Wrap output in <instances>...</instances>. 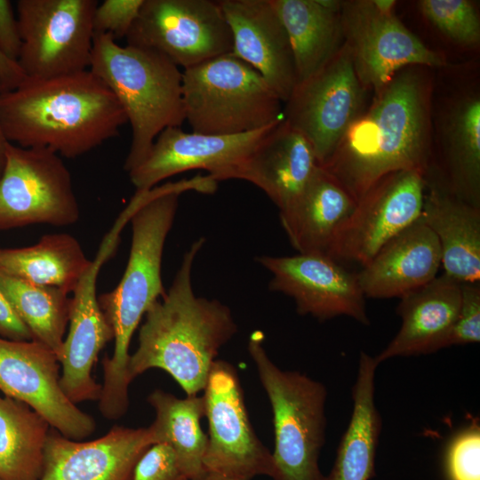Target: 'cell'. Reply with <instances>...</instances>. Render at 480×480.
Masks as SVG:
<instances>
[{
  "mask_svg": "<svg viewBox=\"0 0 480 480\" xmlns=\"http://www.w3.org/2000/svg\"><path fill=\"white\" fill-rule=\"evenodd\" d=\"M426 192L420 171L391 172L372 186L340 226L325 253L338 263L364 267L420 216Z\"/></svg>",
  "mask_w": 480,
  "mask_h": 480,
  "instance_id": "cell-13",
  "label": "cell"
},
{
  "mask_svg": "<svg viewBox=\"0 0 480 480\" xmlns=\"http://www.w3.org/2000/svg\"><path fill=\"white\" fill-rule=\"evenodd\" d=\"M20 50L21 38L12 4L9 0H0V51L18 62Z\"/></svg>",
  "mask_w": 480,
  "mask_h": 480,
  "instance_id": "cell-38",
  "label": "cell"
},
{
  "mask_svg": "<svg viewBox=\"0 0 480 480\" xmlns=\"http://www.w3.org/2000/svg\"><path fill=\"white\" fill-rule=\"evenodd\" d=\"M460 284L443 274L403 296L396 308L401 327L376 356L380 364L397 356L428 355L441 349L457 316Z\"/></svg>",
  "mask_w": 480,
  "mask_h": 480,
  "instance_id": "cell-24",
  "label": "cell"
},
{
  "mask_svg": "<svg viewBox=\"0 0 480 480\" xmlns=\"http://www.w3.org/2000/svg\"><path fill=\"white\" fill-rule=\"evenodd\" d=\"M1 92V88H0ZM8 140H6L4 133L3 132L1 123H0V175L3 172L4 161H5V149L6 146L8 144Z\"/></svg>",
  "mask_w": 480,
  "mask_h": 480,
  "instance_id": "cell-41",
  "label": "cell"
},
{
  "mask_svg": "<svg viewBox=\"0 0 480 480\" xmlns=\"http://www.w3.org/2000/svg\"><path fill=\"white\" fill-rule=\"evenodd\" d=\"M0 123L12 144L75 158L117 136L128 121L107 84L86 69L47 79L27 78L18 87L0 92Z\"/></svg>",
  "mask_w": 480,
  "mask_h": 480,
  "instance_id": "cell-3",
  "label": "cell"
},
{
  "mask_svg": "<svg viewBox=\"0 0 480 480\" xmlns=\"http://www.w3.org/2000/svg\"><path fill=\"white\" fill-rule=\"evenodd\" d=\"M89 69L114 93L131 124L124 164L130 172L144 160L160 132L185 121L182 72L166 57L121 46L108 33H94Z\"/></svg>",
  "mask_w": 480,
  "mask_h": 480,
  "instance_id": "cell-5",
  "label": "cell"
},
{
  "mask_svg": "<svg viewBox=\"0 0 480 480\" xmlns=\"http://www.w3.org/2000/svg\"><path fill=\"white\" fill-rule=\"evenodd\" d=\"M125 225L122 217L116 219L72 292L69 329L60 359L62 367L60 383L67 397L76 404L100 397L101 385L92 378V370L101 349L114 340V334L99 305L97 277L100 267L115 252Z\"/></svg>",
  "mask_w": 480,
  "mask_h": 480,
  "instance_id": "cell-16",
  "label": "cell"
},
{
  "mask_svg": "<svg viewBox=\"0 0 480 480\" xmlns=\"http://www.w3.org/2000/svg\"><path fill=\"white\" fill-rule=\"evenodd\" d=\"M247 350L272 409V479L324 480L319 457L325 443V386L300 372L279 368L267 354L260 331L251 334Z\"/></svg>",
  "mask_w": 480,
  "mask_h": 480,
  "instance_id": "cell-6",
  "label": "cell"
},
{
  "mask_svg": "<svg viewBox=\"0 0 480 480\" xmlns=\"http://www.w3.org/2000/svg\"><path fill=\"white\" fill-rule=\"evenodd\" d=\"M59 363L56 355L37 341L0 337V391L28 404L65 437L83 440L96 424L63 392Z\"/></svg>",
  "mask_w": 480,
  "mask_h": 480,
  "instance_id": "cell-15",
  "label": "cell"
},
{
  "mask_svg": "<svg viewBox=\"0 0 480 480\" xmlns=\"http://www.w3.org/2000/svg\"><path fill=\"white\" fill-rule=\"evenodd\" d=\"M420 219L438 240L444 274L460 284L480 282V207L426 186Z\"/></svg>",
  "mask_w": 480,
  "mask_h": 480,
  "instance_id": "cell-26",
  "label": "cell"
},
{
  "mask_svg": "<svg viewBox=\"0 0 480 480\" xmlns=\"http://www.w3.org/2000/svg\"><path fill=\"white\" fill-rule=\"evenodd\" d=\"M440 267L438 240L420 216L356 274L365 298L401 299L436 278Z\"/></svg>",
  "mask_w": 480,
  "mask_h": 480,
  "instance_id": "cell-23",
  "label": "cell"
},
{
  "mask_svg": "<svg viewBox=\"0 0 480 480\" xmlns=\"http://www.w3.org/2000/svg\"><path fill=\"white\" fill-rule=\"evenodd\" d=\"M318 167L311 144L284 118L222 180L238 179L254 184L281 211L301 193Z\"/></svg>",
  "mask_w": 480,
  "mask_h": 480,
  "instance_id": "cell-22",
  "label": "cell"
},
{
  "mask_svg": "<svg viewBox=\"0 0 480 480\" xmlns=\"http://www.w3.org/2000/svg\"><path fill=\"white\" fill-rule=\"evenodd\" d=\"M125 38L183 69L233 50L228 23L213 0H144Z\"/></svg>",
  "mask_w": 480,
  "mask_h": 480,
  "instance_id": "cell-11",
  "label": "cell"
},
{
  "mask_svg": "<svg viewBox=\"0 0 480 480\" xmlns=\"http://www.w3.org/2000/svg\"><path fill=\"white\" fill-rule=\"evenodd\" d=\"M144 0H105L98 4L92 19L94 33L125 37Z\"/></svg>",
  "mask_w": 480,
  "mask_h": 480,
  "instance_id": "cell-37",
  "label": "cell"
},
{
  "mask_svg": "<svg viewBox=\"0 0 480 480\" xmlns=\"http://www.w3.org/2000/svg\"><path fill=\"white\" fill-rule=\"evenodd\" d=\"M0 337L12 340H32L29 330L12 310L1 291Z\"/></svg>",
  "mask_w": 480,
  "mask_h": 480,
  "instance_id": "cell-39",
  "label": "cell"
},
{
  "mask_svg": "<svg viewBox=\"0 0 480 480\" xmlns=\"http://www.w3.org/2000/svg\"><path fill=\"white\" fill-rule=\"evenodd\" d=\"M1 480V479H0Z\"/></svg>",
  "mask_w": 480,
  "mask_h": 480,
  "instance_id": "cell-43",
  "label": "cell"
},
{
  "mask_svg": "<svg viewBox=\"0 0 480 480\" xmlns=\"http://www.w3.org/2000/svg\"><path fill=\"white\" fill-rule=\"evenodd\" d=\"M147 400L156 413L149 426L156 443H165L174 450L188 479L205 474L204 458L207 434L201 427V420L204 417L203 396L179 398L156 389Z\"/></svg>",
  "mask_w": 480,
  "mask_h": 480,
  "instance_id": "cell-30",
  "label": "cell"
},
{
  "mask_svg": "<svg viewBox=\"0 0 480 480\" xmlns=\"http://www.w3.org/2000/svg\"><path fill=\"white\" fill-rule=\"evenodd\" d=\"M426 186L480 207V94L460 90L440 109Z\"/></svg>",
  "mask_w": 480,
  "mask_h": 480,
  "instance_id": "cell-19",
  "label": "cell"
},
{
  "mask_svg": "<svg viewBox=\"0 0 480 480\" xmlns=\"http://www.w3.org/2000/svg\"><path fill=\"white\" fill-rule=\"evenodd\" d=\"M421 15L453 43L478 46L480 19L476 5L469 0H420Z\"/></svg>",
  "mask_w": 480,
  "mask_h": 480,
  "instance_id": "cell-33",
  "label": "cell"
},
{
  "mask_svg": "<svg viewBox=\"0 0 480 480\" xmlns=\"http://www.w3.org/2000/svg\"><path fill=\"white\" fill-rule=\"evenodd\" d=\"M378 365L374 356L361 351L352 388L351 417L324 480H371L376 476L375 459L382 426L374 397Z\"/></svg>",
  "mask_w": 480,
  "mask_h": 480,
  "instance_id": "cell-27",
  "label": "cell"
},
{
  "mask_svg": "<svg viewBox=\"0 0 480 480\" xmlns=\"http://www.w3.org/2000/svg\"><path fill=\"white\" fill-rule=\"evenodd\" d=\"M203 391L208 421L205 473L228 480L272 478V452L252 428L236 368L227 361L215 360Z\"/></svg>",
  "mask_w": 480,
  "mask_h": 480,
  "instance_id": "cell-10",
  "label": "cell"
},
{
  "mask_svg": "<svg viewBox=\"0 0 480 480\" xmlns=\"http://www.w3.org/2000/svg\"><path fill=\"white\" fill-rule=\"evenodd\" d=\"M340 23L355 71L367 91L377 92L400 69L440 68L446 59L428 47L396 16L373 0L341 1Z\"/></svg>",
  "mask_w": 480,
  "mask_h": 480,
  "instance_id": "cell-14",
  "label": "cell"
},
{
  "mask_svg": "<svg viewBox=\"0 0 480 480\" xmlns=\"http://www.w3.org/2000/svg\"><path fill=\"white\" fill-rule=\"evenodd\" d=\"M95 0H19L21 38L18 64L29 79L89 69Z\"/></svg>",
  "mask_w": 480,
  "mask_h": 480,
  "instance_id": "cell-8",
  "label": "cell"
},
{
  "mask_svg": "<svg viewBox=\"0 0 480 480\" xmlns=\"http://www.w3.org/2000/svg\"><path fill=\"white\" fill-rule=\"evenodd\" d=\"M290 40L297 84L325 65L344 43L338 0H270Z\"/></svg>",
  "mask_w": 480,
  "mask_h": 480,
  "instance_id": "cell-28",
  "label": "cell"
},
{
  "mask_svg": "<svg viewBox=\"0 0 480 480\" xmlns=\"http://www.w3.org/2000/svg\"><path fill=\"white\" fill-rule=\"evenodd\" d=\"M228 23L232 54L264 78L284 103L297 84L287 32L270 0H219Z\"/></svg>",
  "mask_w": 480,
  "mask_h": 480,
  "instance_id": "cell-21",
  "label": "cell"
},
{
  "mask_svg": "<svg viewBox=\"0 0 480 480\" xmlns=\"http://www.w3.org/2000/svg\"><path fill=\"white\" fill-rule=\"evenodd\" d=\"M428 68L400 69L373 92L328 161L320 166L357 202L382 177L427 175L432 156L434 83Z\"/></svg>",
  "mask_w": 480,
  "mask_h": 480,
  "instance_id": "cell-1",
  "label": "cell"
},
{
  "mask_svg": "<svg viewBox=\"0 0 480 480\" xmlns=\"http://www.w3.org/2000/svg\"><path fill=\"white\" fill-rule=\"evenodd\" d=\"M256 260L272 274L268 289L291 297L300 315L319 321L345 316L370 324L357 274L332 258L298 253L260 256Z\"/></svg>",
  "mask_w": 480,
  "mask_h": 480,
  "instance_id": "cell-17",
  "label": "cell"
},
{
  "mask_svg": "<svg viewBox=\"0 0 480 480\" xmlns=\"http://www.w3.org/2000/svg\"><path fill=\"white\" fill-rule=\"evenodd\" d=\"M188 480H228V479L220 477V476L213 475V474L205 473V474H204L203 476H199L197 478L188 479Z\"/></svg>",
  "mask_w": 480,
  "mask_h": 480,
  "instance_id": "cell-42",
  "label": "cell"
},
{
  "mask_svg": "<svg viewBox=\"0 0 480 480\" xmlns=\"http://www.w3.org/2000/svg\"><path fill=\"white\" fill-rule=\"evenodd\" d=\"M444 468L447 480H480V427L476 420L449 441Z\"/></svg>",
  "mask_w": 480,
  "mask_h": 480,
  "instance_id": "cell-34",
  "label": "cell"
},
{
  "mask_svg": "<svg viewBox=\"0 0 480 480\" xmlns=\"http://www.w3.org/2000/svg\"><path fill=\"white\" fill-rule=\"evenodd\" d=\"M91 263L79 242L66 233L44 235L28 247L0 248V273L68 294Z\"/></svg>",
  "mask_w": 480,
  "mask_h": 480,
  "instance_id": "cell-29",
  "label": "cell"
},
{
  "mask_svg": "<svg viewBox=\"0 0 480 480\" xmlns=\"http://www.w3.org/2000/svg\"><path fill=\"white\" fill-rule=\"evenodd\" d=\"M27 76L18 62L8 59L0 51V88L2 91H10L21 84Z\"/></svg>",
  "mask_w": 480,
  "mask_h": 480,
  "instance_id": "cell-40",
  "label": "cell"
},
{
  "mask_svg": "<svg viewBox=\"0 0 480 480\" xmlns=\"http://www.w3.org/2000/svg\"><path fill=\"white\" fill-rule=\"evenodd\" d=\"M204 241L202 237L191 244L169 291L147 310L137 349L130 356L131 381L148 370L160 369L173 378L187 396H197L220 348L236 333V323L227 305L194 292L193 264Z\"/></svg>",
  "mask_w": 480,
  "mask_h": 480,
  "instance_id": "cell-4",
  "label": "cell"
},
{
  "mask_svg": "<svg viewBox=\"0 0 480 480\" xmlns=\"http://www.w3.org/2000/svg\"><path fill=\"white\" fill-rule=\"evenodd\" d=\"M79 217L71 175L60 156L48 148L8 142L0 175V230L70 226Z\"/></svg>",
  "mask_w": 480,
  "mask_h": 480,
  "instance_id": "cell-9",
  "label": "cell"
},
{
  "mask_svg": "<svg viewBox=\"0 0 480 480\" xmlns=\"http://www.w3.org/2000/svg\"><path fill=\"white\" fill-rule=\"evenodd\" d=\"M218 182L197 175L135 192L138 204L130 222L132 244L124 273L111 292L98 297L99 305L114 334V350L102 361L103 383L99 408L108 420H118L129 406V347L132 337L148 308L165 294L162 281V258L172 227L180 196L189 190L204 194L216 191Z\"/></svg>",
  "mask_w": 480,
  "mask_h": 480,
  "instance_id": "cell-2",
  "label": "cell"
},
{
  "mask_svg": "<svg viewBox=\"0 0 480 480\" xmlns=\"http://www.w3.org/2000/svg\"><path fill=\"white\" fill-rule=\"evenodd\" d=\"M131 480H188V478L174 450L165 443H155L137 460Z\"/></svg>",
  "mask_w": 480,
  "mask_h": 480,
  "instance_id": "cell-36",
  "label": "cell"
},
{
  "mask_svg": "<svg viewBox=\"0 0 480 480\" xmlns=\"http://www.w3.org/2000/svg\"><path fill=\"white\" fill-rule=\"evenodd\" d=\"M356 204L337 180L319 166L301 193L279 211L280 221L299 253L325 255Z\"/></svg>",
  "mask_w": 480,
  "mask_h": 480,
  "instance_id": "cell-25",
  "label": "cell"
},
{
  "mask_svg": "<svg viewBox=\"0 0 480 480\" xmlns=\"http://www.w3.org/2000/svg\"><path fill=\"white\" fill-rule=\"evenodd\" d=\"M276 124L236 135L186 132L180 127H168L156 137L144 160L128 172L130 180L136 192H144L173 175L201 169L220 181Z\"/></svg>",
  "mask_w": 480,
  "mask_h": 480,
  "instance_id": "cell-18",
  "label": "cell"
},
{
  "mask_svg": "<svg viewBox=\"0 0 480 480\" xmlns=\"http://www.w3.org/2000/svg\"><path fill=\"white\" fill-rule=\"evenodd\" d=\"M50 428L28 404L0 395L1 480H40Z\"/></svg>",
  "mask_w": 480,
  "mask_h": 480,
  "instance_id": "cell-31",
  "label": "cell"
},
{
  "mask_svg": "<svg viewBox=\"0 0 480 480\" xmlns=\"http://www.w3.org/2000/svg\"><path fill=\"white\" fill-rule=\"evenodd\" d=\"M0 291L29 330L32 340L61 357L71 298L56 287L36 285L0 273Z\"/></svg>",
  "mask_w": 480,
  "mask_h": 480,
  "instance_id": "cell-32",
  "label": "cell"
},
{
  "mask_svg": "<svg viewBox=\"0 0 480 480\" xmlns=\"http://www.w3.org/2000/svg\"><path fill=\"white\" fill-rule=\"evenodd\" d=\"M480 341V282L460 284L459 311L442 348Z\"/></svg>",
  "mask_w": 480,
  "mask_h": 480,
  "instance_id": "cell-35",
  "label": "cell"
},
{
  "mask_svg": "<svg viewBox=\"0 0 480 480\" xmlns=\"http://www.w3.org/2000/svg\"><path fill=\"white\" fill-rule=\"evenodd\" d=\"M156 443L149 427H113L92 441L50 430L40 480H131L142 453Z\"/></svg>",
  "mask_w": 480,
  "mask_h": 480,
  "instance_id": "cell-20",
  "label": "cell"
},
{
  "mask_svg": "<svg viewBox=\"0 0 480 480\" xmlns=\"http://www.w3.org/2000/svg\"><path fill=\"white\" fill-rule=\"evenodd\" d=\"M366 92L343 43L325 65L295 85L284 103V120L311 144L319 166L365 108Z\"/></svg>",
  "mask_w": 480,
  "mask_h": 480,
  "instance_id": "cell-12",
  "label": "cell"
},
{
  "mask_svg": "<svg viewBox=\"0 0 480 480\" xmlns=\"http://www.w3.org/2000/svg\"><path fill=\"white\" fill-rule=\"evenodd\" d=\"M182 100L185 121L202 134H242L284 119V102L232 53L183 69Z\"/></svg>",
  "mask_w": 480,
  "mask_h": 480,
  "instance_id": "cell-7",
  "label": "cell"
}]
</instances>
